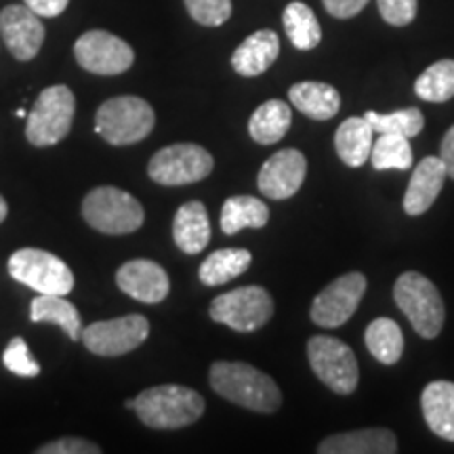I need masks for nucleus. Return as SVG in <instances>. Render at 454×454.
I'll return each mask as SVG.
<instances>
[{"label":"nucleus","mask_w":454,"mask_h":454,"mask_svg":"<svg viewBox=\"0 0 454 454\" xmlns=\"http://www.w3.org/2000/svg\"><path fill=\"white\" fill-rule=\"evenodd\" d=\"M440 158H442V162H444L448 177L454 179V127L448 129L444 139H442Z\"/></svg>","instance_id":"nucleus-39"},{"label":"nucleus","mask_w":454,"mask_h":454,"mask_svg":"<svg viewBox=\"0 0 454 454\" xmlns=\"http://www.w3.org/2000/svg\"><path fill=\"white\" fill-rule=\"evenodd\" d=\"M379 13L389 26L404 27L417 17L419 0H377Z\"/></svg>","instance_id":"nucleus-35"},{"label":"nucleus","mask_w":454,"mask_h":454,"mask_svg":"<svg viewBox=\"0 0 454 454\" xmlns=\"http://www.w3.org/2000/svg\"><path fill=\"white\" fill-rule=\"evenodd\" d=\"M325 9L337 20H349L366 7L368 0H322Z\"/></svg>","instance_id":"nucleus-37"},{"label":"nucleus","mask_w":454,"mask_h":454,"mask_svg":"<svg viewBox=\"0 0 454 454\" xmlns=\"http://www.w3.org/2000/svg\"><path fill=\"white\" fill-rule=\"evenodd\" d=\"M372 127L362 118H348L334 133V150L348 167H362L372 150Z\"/></svg>","instance_id":"nucleus-23"},{"label":"nucleus","mask_w":454,"mask_h":454,"mask_svg":"<svg viewBox=\"0 0 454 454\" xmlns=\"http://www.w3.org/2000/svg\"><path fill=\"white\" fill-rule=\"evenodd\" d=\"M82 217L101 234H130L144 225L145 213L137 198L118 187H98L82 202Z\"/></svg>","instance_id":"nucleus-5"},{"label":"nucleus","mask_w":454,"mask_h":454,"mask_svg":"<svg viewBox=\"0 0 454 454\" xmlns=\"http://www.w3.org/2000/svg\"><path fill=\"white\" fill-rule=\"evenodd\" d=\"M17 116L26 118V110H24V107H20V110H17Z\"/></svg>","instance_id":"nucleus-41"},{"label":"nucleus","mask_w":454,"mask_h":454,"mask_svg":"<svg viewBox=\"0 0 454 454\" xmlns=\"http://www.w3.org/2000/svg\"><path fill=\"white\" fill-rule=\"evenodd\" d=\"M293 122V112L284 101L270 99L261 104L253 112L251 121H248V133L261 145L278 144L284 135L288 133Z\"/></svg>","instance_id":"nucleus-24"},{"label":"nucleus","mask_w":454,"mask_h":454,"mask_svg":"<svg viewBox=\"0 0 454 454\" xmlns=\"http://www.w3.org/2000/svg\"><path fill=\"white\" fill-rule=\"evenodd\" d=\"M274 316L271 294L261 286H242L219 294L211 303V317L219 325L238 333H254L263 328Z\"/></svg>","instance_id":"nucleus-8"},{"label":"nucleus","mask_w":454,"mask_h":454,"mask_svg":"<svg viewBox=\"0 0 454 454\" xmlns=\"http://www.w3.org/2000/svg\"><path fill=\"white\" fill-rule=\"evenodd\" d=\"M371 162L377 170H408L412 167V147L404 135L381 133L372 144Z\"/></svg>","instance_id":"nucleus-31"},{"label":"nucleus","mask_w":454,"mask_h":454,"mask_svg":"<svg viewBox=\"0 0 454 454\" xmlns=\"http://www.w3.org/2000/svg\"><path fill=\"white\" fill-rule=\"evenodd\" d=\"M74 55L84 70L99 76H116L127 72L135 61L133 49L122 38L104 30L82 34L74 44Z\"/></svg>","instance_id":"nucleus-13"},{"label":"nucleus","mask_w":454,"mask_h":454,"mask_svg":"<svg viewBox=\"0 0 454 454\" xmlns=\"http://www.w3.org/2000/svg\"><path fill=\"white\" fill-rule=\"evenodd\" d=\"M364 118L371 122L372 130H377V133L404 135L408 139L417 137L425 127L423 112L419 107H406V110H397L394 114H377L368 110Z\"/></svg>","instance_id":"nucleus-32"},{"label":"nucleus","mask_w":454,"mask_h":454,"mask_svg":"<svg viewBox=\"0 0 454 454\" xmlns=\"http://www.w3.org/2000/svg\"><path fill=\"white\" fill-rule=\"evenodd\" d=\"M270 221L268 204L254 196H231L221 208V230L227 236H234L244 227H265Z\"/></svg>","instance_id":"nucleus-26"},{"label":"nucleus","mask_w":454,"mask_h":454,"mask_svg":"<svg viewBox=\"0 0 454 454\" xmlns=\"http://www.w3.org/2000/svg\"><path fill=\"white\" fill-rule=\"evenodd\" d=\"M133 404H135V400H127V402H124V406H127V408H133Z\"/></svg>","instance_id":"nucleus-42"},{"label":"nucleus","mask_w":454,"mask_h":454,"mask_svg":"<svg viewBox=\"0 0 454 454\" xmlns=\"http://www.w3.org/2000/svg\"><path fill=\"white\" fill-rule=\"evenodd\" d=\"M291 104L311 121H331L340 107L339 90L326 82H297L288 90Z\"/></svg>","instance_id":"nucleus-22"},{"label":"nucleus","mask_w":454,"mask_h":454,"mask_svg":"<svg viewBox=\"0 0 454 454\" xmlns=\"http://www.w3.org/2000/svg\"><path fill=\"white\" fill-rule=\"evenodd\" d=\"M32 322H49L57 325L72 340H78L82 334L81 314L64 294H38L30 305Z\"/></svg>","instance_id":"nucleus-25"},{"label":"nucleus","mask_w":454,"mask_h":454,"mask_svg":"<svg viewBox=\"0 0 454 454\" xmlns=\"http://www.w3.org/2000/svg\"><path fill=\"white\" fill-rule=\"evenodd\" d=\"M251 261L253 254L247 248H221L202 261L198 276L207 286H219L244 274L251 268Z\"/></svg>","instance_id":"nucleus-27"},{"label":"nucleus","mask_w":454,"mask_h":454,"mask_svg":"<svg viewBox=\"0 0 454 454\" xmlns=\"http://www.w3.org/2000/svg\"><path fill=\"white\" fill-rule=\"evenodd\" d=\"M101 452V448L93 442L81 440V438H64V440H55L44 444L43 448H38V454H98Z\"/></svg>","instance_id":"nucleus-36"},{"label":"nucleus","mask_w":454,"mask_h":454,"mask_svg":"<svg viewBox=\"0 0 454 454\" xmlns=\"http://www.w3.org/2000/svg\"><path fill=\"white\" fill-rule=\"evenodd\" d=\"M74 114H76V98L70 89L64 84L44 89L32 112L27 114V141L36 147L59 144L70 133Z\"/></svg>","instance_id":"nucleus-6"},{"label":"nucleus","mask_w":454,"mask_h":454,"mask_svg":"<svg viewBox=\"0 0 454 454\" xmlns=\"http://www.w3.org/2000/svg\"><path fill=\"white\" fill-rule=\"evenodd\" d=\"M154 122L152 106L135 95L107 99L95 114V130L112 145L139 144L152 133Z\"/></svg>","instance_id":"nucleus-4"},{"label":"nucleus","mask_w":454,"mask_h":454,"mask_svg":"<svg viewBox=\"0 0 454 454\" xmlns=\"http://www.w3.org/2000/svg\"><path fill=\"white\" fill-rule=\"evenodd\" d=\"M118 288L141 303H160L170 291L168 274L162 265L150 259H133L116 274Z\"/></svg>","instance_id":"nucleus-16"},{"label":"nucleus","mask_w":454,"mask_h":454,"mask_svg":"<svg viewBox=\"0 0 454 454\" xmlns=\"http://www.w3.org/2000/svg\"><path fill=\"white\" fill-rule=\"evenodd\" d=\"M211 387L225 400L253 412L271 414L282 404V394L270 374L244 362H215Z\"/></svg>","instance_id":"nucleus-1"},{"label":"nucleus","mask_w":454,"mask_h":454,"mask_svg":"<svg viewBox=\"0 0 454 454\" xmlns=\"http://www.w3.org/2000/svg\"><path fill=\"white\" fill-rule=\"evenodd\" d=\"M366 348L381 364L394 366L404 354V334L395 320L391 317H377L368 325L364 333Z\"/></svg>","instance_id":"nucleus-28"},{"label":"nucleus","mask_w":454,"mask_h":454,"mask_svg":"<svg viewBox=\"0 0 454 454\" xmlns=\"http://www.w3.org/2000/svg\"><path fill=\"white\" fill-rule=\"evenodd\" d=\"M414 93L429 104H444L454 98V59H440L414 82Z\"/></svg>","instance_id":"nucleus-30"},{"label":"nucleus","mask_w":454,"mask_h":454,"mask_svg":"<svg viewBox=\"0 0 454 454\" xmlns=\"http://www.w3.org/2000/svg\"><path fill=\"white\" fill-rule=\"evenodd\" d=\"M213 156L196 144H175L158 150L147 164V175L160 185H190L207 179L213 170Z\"/></svg>","instance_id":"nucleus-10"},{"label":"nucleus","mask_w":454,"mask_h":454,"mask_svg":"<svg viewBox=\"0 0 454 454\" xmlns=\"http://www.w3.org/2000/svg\"><path fill=\"white\" fill-rule=\"evenodd\" d=\"M284 30H286V36L291 38V43L301 51H311L316 49L322 41V27L320 21L314 11H311L305 3H294L288 4L284 9L282 15Z\"/></svg>","instance_id":"nucleus-29"},{"label":"nucleus","mask_w":454,"mask_h":454,"mask_svg":"<svg viewBox=\"0 0 454 454\" xmlns=\"http://www.w3.org/2000/svg\"><path fill=\"white\" fill-rule=\"evenodd\" d=\"M308 357L311 371L328 389L339 395L354 394L357 387V360L354 349L343 340L317 334L308 340Z\"/></svg>","instance_id":"nucleus-7"},{"label":"nucleus","mask_w":454,"mask_h":454,"mask_svg":"<svg viewBox=\"0 0 454 454\" xmlns=\"http://www.w3.org/2000/svg\"><path fill=\"white\" fill-rule=\"evenodd\" d=\"M9 274L43 294H67L74 288V274L66 261L41 248H21L11 254Z\"/></svg>","instance_id":"nucleus-9"},{"label":"nucleus","mask_w":454,"mask_h":454,"mask_svg":"<svg viewBox=\"0 0 454 454\" xmlns=\"http://www.w3.org/2000/svg\"><path fill=\"white\" fill-rule=\"evenodd\" d=\"M133 411L147 427L179 429L202 417L204 400L198 391L184 385H158L135 397Z\"/></svg>","instance_id":"nucleus-2"},{"label":"nucleus","mask_w":454,"mask_h":454,"mask_svg":"<svg viewBox=\"0 0 454 454\" xmlns=\"http://www.w3.org/2000/svg\"><path fill=\"white\" fill-rule=\"evenodd\" d=\"M34 13L41 17H57L61 15L70 0H24Z\"/></svg>","instance_id":"nucleus-38"},{"label":"nucleus","mask_w":454,"mask_h":454,"mask_svg":"<svg viewBox=\"0 0 454 454\" xmlns=\"http://www.w3.org/2000/svg\"><path fill=\"white\" fill-rule=\"evenodd\" d=\"M3 364L7 371L17 374V377L32 379L36 377V374H41V366H38V362L30 356V349H27L26 340L21 337L9 340L7 349H4L3 354Z\"/></svg>","instance_id":"nucleus-34"},{"label":"nucleus","mask_w":454,"mask_h":454,"mask_svg":"<svg viewBox=\"0 0 454 454\" xmlns=\"http://www.w3.org/2000/svg\"><path fill=\"white\" fill-rule=\"evenodd\" d=\"M187 13L200 26H223L231 15V0H185Z\"/></svg>","instance_id":"nucleus-33"},{"label":"nucleus","mask_w":454,"mask_h":454,"mask_svg":"<svg viewBox=\"0 0 454 454\" xmlns=\"http://www.w3.org/2000/svg\"><path fill=\"white\" fill-rule=\"evenodd\" d=\"M173 238L185 254H198L207 248L211 240V221L202 202L192 200L179 208L173 221Z\"/></svg>","instance_id":"nucleus-20"},{"label":"nucleus","mask_w":454,"mask_h":454,"mask_svg":"<svg viewBox=\"0 0 454 454\" xmlns=\"http://www.w3.org/2000/svg\"><path fill=\"white\" fill-rule=\"evenodd\" d=\"M366 293V278L360 271L339 276L320 294H316L311 305V320L322 328H339L356 314L357 305Z\"/></svg>","instance_id":"nucleus-12"},{"label":"nucleus","mask_w":454,"mask_h":454,"mask_svg":"<svg viewBox=\"0 0 454 454\" xmlns=\"http://www.w3.org/2000/svg\"><path fill=\"white\" fill-rule=\"evenodd\" d=\"M150 334L147 317L133 314L116 320L93 322L82 331V343L90 354L114 357L137 349Z\"/></svg>","instance_id":"nucleus-11"},{"label":"nucleus","mask_w":454,"mask_h":454,"mask_svg":"<svg viewBox=\"0 0 454 454\" xmlns=\"http://www.w3.org/2000/svg\"><path fill=\"white\" fill-rule=\"evenodd\" d=\"M280 55V38L274 30H259L251 34L231 55V67L240 76L253 78L268 72Z\"/></svg>","instance_id":"nucleus-19"},{"label":"nucleus","mask_w":454,"mask_h":454,"mask_svg":"<svg viewBox=\"0 0 454 454\" xmlns=\"http://www.w3.org/2000/svg\"><path fill=\"white\" fill-rule=\"evenodd\" d=\"M7 213H9V207H7V200H4L3 196H0V223H3L4 219H7Z\"/></svg>","instance_id":"nucleus-40"},{"label":"nucleus","mask_w":454,"mask_h":454,"mask_svg":"<svg viewBox=\"0 0 454 454\" xmlns=\"http://www.w3.org/2000/svg\"><path fill=\"white\" fill-rule=\"evenodd\" d=\"M320 454H395L397 438L391 429L371 427L331 435L317 446Z\"/></svg>","instance_id":"nucleus-18"},{"label":"nucleus","mask_w":454,"mask_h":454,"mask_svg":"<svg viewBox=\"0 0 454 454\" xmlns=\"http://www.w3.org/2000/svg\"><path fill=\"white\" fill-rule=\"evenodd\" d=\"M446 177L448 173L442 158H423V160L414 167L411 184L406 187L404 211L411 215V217H419V215L427 213L431 204L438 200Z\"/></svg>","instance_id":"nucleus-17"},{"label":"nucleus","mask_w":454,"mask_h":454,"mask_svg":"<svg viewBox=\"0 0 454 454\" xmlns=\"http://www.w3.org/2000/svg\"><path fill=\"white\" fill-rule=\"evenodd\" d=\"M308 173V160L294 147L276 152L259 170L257 185L261 194L271 200H286L297 194Z\"/></svg>","instance_id":"nucleus-15"},{"label":"nucleus","mask_w":454,"mask_h":454,"mask_svg":"<svg viewBox=\"0 0 454 454\" xmlns=\"http://www.w3.org/2000/svg\"><path fill=\"white\" fill-rule=\"evenodd\" d=\"M0 36L15 59L30 61L44 43V26L27 4H9L0 11Z\"/></svg>","instance_id":"nucleus-14"},{"label":"nucleus","mask_w":454,"mask_h":454,"mask_svg":"<svg viewBox=\"0 0 454 454\" xmlns=\"http://www.w3.org/2000/svg\"><path fill=\"white\" fill-rule=\"evenodd\" d=\"M394 299L423 339H435L442 333L446 308L440 291L429 278L419 271H406L395 280Z\"/></svg>","instance_id":"nucleus-3"},{"label":"nucleus","mask_w":454,"mask_h":454,"mask_svg":"<svg viewBox=\"0 0 454 454\" xmlns=\"http://www.w3.org/2000/svg\"><path fill=\"white\" fill-rule=\"evenodd\" d=\"M421 408L427 427L438 438L454 442V383H429L421 394Z\"/></svg>","instance_id":"nucleus-21"}]
</instances>
